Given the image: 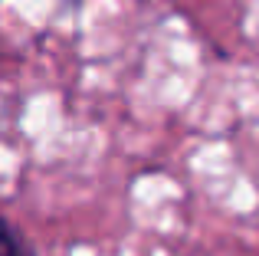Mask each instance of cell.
<instances>
[{
    "label": "cell",
    "instance_id": "obj_1",
    "mask_svg": "<svg viewBox=\"0 0 259 256\" xmlns=\"http://www.w3.org/2000/svg\"><path fill=\"white\" fill-rule=\"evenodd\" d=\"M0 256H36V250L30 246V240L0 214Z\"/></svg>",
    "mask_w": 259,
    "mask_h": 256
}]
</instances>
